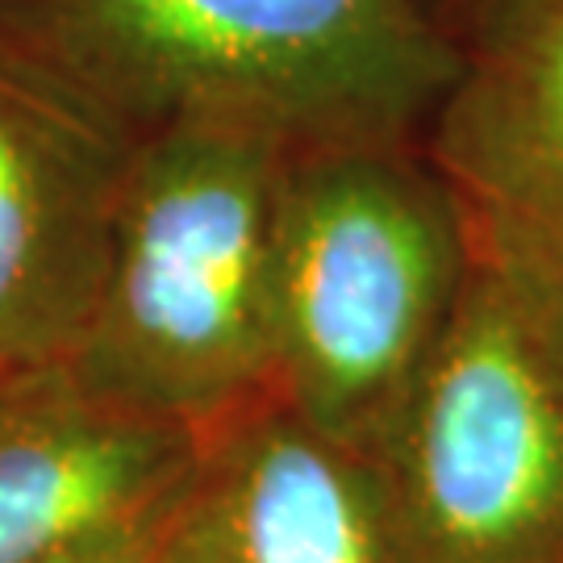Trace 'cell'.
<instances>
[{
  "mask_svg": "<svg viewBox=\"0 0 563 563\" xmlns=\"http://www.w3.org/2000/svg\"><path fill=\"white\" fill-rule=\"evenodd\" d=\"M0 67L125 146H409L460 67L422 0H0Z\"/></svg>",
  "mask_w": 563,
  "mask_h": 563,
  "instance_id": "cell-1",
  "label": "cell"
},
{
  "mask_svg": "<svg viewBox=\"0 0 563 563\" xmlns=\"http://www.w3.org/2000/svg\"><path fill=\"white\" fill-rule=\"evenodd\" d=\"M292 151L239 130L130 146L101 288L67 367L209 430L272 393V255Z\"/></svg>",
  "mask_w": 563,
  "mask_h": 563,
  "instance_id": "cell-2",
  "label": "cell"
},
{
  "mask_svg": "<svg viewBox=\"0 0 563 563\" xmlns=\"http://www.w3.org/2000/svg\"><path fill=\"white\" fill-rule=\"evenodd\" d=\"M467 260L460 205L409 146L292 155L272 255V393L372 451L443 339Z\"/></svg>",
  "mask_w": 563,
  "mask_h": 563,
  "instance_id": "cell-3",
  "label": "cell"
},
{
  "mask_svg": "<svg viewBox=\"0 0 563 563\" xmlns=\"http://www.w3.org/2000/svg\"><path fill=\"white\" fill-rule=\"evenodd\" d=\"M372 460L401 563H563V288L472 246Z\"/></svg>",
  "mask_w": 563,
  "mask_h": 563,
  "instance_id": "cell-4",
  "label": "cell"
},
{
  "mask_svg": "<svg viewBox=\"0 0 563 563\" xmlns=\"http://www.w3.org/2000/svg\"><path fill=\"white\" fill-rule=\"evenodd\" d=\"M146 563H401V547L372 451L267 393L201 430Z\"/></svg>",
  "mask_w": 563,
  "mask_h": 563,
  "instance_id": "cell-5",
  "label": "cell"
},
{
  "mask_svg": "<svg viewBox=\"0 0 563 563\" xmlns=\"http://www.w3.org/2000/svg\"><path fill=\"white\" fill-rule=\"evenodd\" d=\"M201 451L172 422L67 363L0 376V563H63L155 530Z\"/></svg>",
  "mask_w": 563,
  "mask_h": 563,
  "instance_id": "cell-6",
  "label": "cell"
},
{
  "mask_svg": "<svg viewBox=\"0 0 563 563\" xmlns=\"http://www.w3.org/2000/svg\"><path fill=\"white\" fill-rule=\"evenodd\" d=\"M430 167L476 251L563 288V0H481Z\"/></svg>",
  "mask_w": 563,
  "mask_h": 563,
  "instance_id": "cell-7",
  "label": "cell"
},
{
  "mask_svg": "<svg viewBox=\"0 0 563 563\" xmlns=\"http://www.w3.org/2000/svg\"><path fill=\"white\" fill-rule=\"evenodd\" d=\"M130 146L0 67V376L67 363L113 239Z\"/></svg>",
  "mask_w": 563,
  "mask_h": 563,
  "instance_id": "cell-8",
  "label": "cell"
},
{
  "mask_svg": "<svg viewBox=\"0 0 563 563\" xmlns=\"http://www.w3.org/2000/svg\"><path fill=\"white\" fill-rule=\"evenodd\" d=\"M146 543H151V530H146V534H134V539L92 547V551L71 555V560H63V563H146Z\"/></svg>",
  "mask_w": 563,
  "mask_h": 563,
  "instance_id": "cell-9",
  "label": "cell"
}]
</instances>
